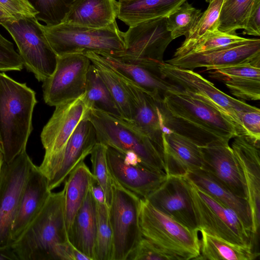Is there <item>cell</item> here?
Here are the masks:
<instances>
[{
  "label": "cell",
  "instance_id": "cell-21",
  "mask_svg": "<svg viewBox=\"0 0 260 260\" xmlns=\"http://www.w3.org/2000/svg\"><path fill=\"white\" fill-rule=\"evenodd\" d=\"M107 159L112 177L124 188L145 199L161 184L166 174L141 164H126L123 154L108 147Z\"/></svg>",
  "mask_w": 260,
  "mask_h": 260
},
{
  "label": "cell",
  "instance_id": "cell-43",
  "mask_svg": "<svg viewBox=\"0 0 260 260\" xmlns=\"http://www.w3.org/2000/svg\"><path fill=\"white\" fill-rule=\"evenodd\" d=\"M240 120L244 127L246 139L258 147H260V110L253 109L243 111L240 115Z\"/></svg>",
  "mask_w": 260,
  "mask_h": 260
},
{
  "label": "cell",
  "instance_id": "cell-3",
  "mask_svg": "<svg viewBox=\"0 0 260 260\" xmlns=\"http://www.w3.org/2000/svg\"><path fill=\"white\" fill-rule=\"evenodd\" d=\"M68 241L62 189L51 193L40 212L11 247L18 260H55L57 247Z\"/></svg>",
  "mask_w": 260,
  "mask_h": 260
},
{
  "label": "cell",
  "instance_id": "cell-5",
  "mask_svg": "<svg viewBox=\"0 0 260 260\" xmlns=\"http://www.w3.org/2000/svg\"><path fill=\"white\" fill-rule=\"evenodd\" d=\"M40 26L57 56L86 51L115 56L125 50L123 32L116 21L101 28L63 22L53 26L40 24Z\"/></svg>",
  "mask_w": 260,
  "mask_h": 260
},
{
  "label": "cell",
  "instance_id": "cell-15",
  "mask_svg": "<svg viewBox=\"0 0 260 260\" xmlns=\"http://www.w3.org/2000/svg\"><path fill=\"white\" fill-rule=\"evenodd\" d=\"M156 209L183 225L199 231L184 176L167 175L146 199Z\"/></svg>",
  "mask_w": 260,
  "mask_h": 260
},
{
  "label": "cell",
  "instance_id": "cell-10",
  "mask_svg": "<svg viewBox=\"0 0 260 260\" xmlns=\"http://www.w3.org/2000/svg\"><path fill=\"white\" fill-rule=\"evenodd\" d=\"M109 215L113 232L112 260H126L143 236L140 226L141 198L112 178Z\"/></svg>",
  "mask_w": 260,
  "mask_h": 260
},
{
  "label": "cell",
  "instance_id": "cell-47",
  "mask_svg": "<svg viewBox=\"0 0 260 260\" xmlns=\"http://www.w3.org/2000/svg\"><path fill=\"white\" fill-rule=\"evenodd\" d=\"M0 260H18L11 246L0 248Z\"/></svg>",
  "mask_w": 260,
  "mask_h": 260
},
{
  "label": "cell",
  "instance_id": "cell-16",
  "mask_svg": "<svg viewBox=\"0 0 260 260\" xmlns=\"http://www.w3.org/2000/svg\"><path fill=\"white\" fill-rule=\"evenodd\" d=\"M260 56L259 39H247L214 50L172 57L166 63L181 69L205 71L238 64Z\"/></svg>",
  "mask_w": 260,
  "mask_h": 260
},
{
  "label": "cell",
  "instance_id": "cell-42",
  "mask_svg": "<svg viewBox=\"0 0 260 260\" xmlns=\"http://www.w3.org/2000/svg\"><path fill=\"white\" fill-rule=\"evenodd\" d=\"M23 67L22 60L14 49L13 44L0 33V71H20Z\"/></svg>",
  "mask_w": 260,
  "mask_h": 260
},
{
  "label": "cell",
  "instance_id": "cell-18",
  "mask_svg": "<svg viewBox=\"0 0 260 260\" xmlns=\"http://www.w3.org/2000/svg\"><path fill=\"white\" fill-rule=\"evenodd\" d=\"M231 147L244 179L252 232L255 236L258 234L260 224V147L240 136L234 138Z\"/></svg>",
  "mask_w": 260,
  "mask_h": 260
},
{
  "label": "cell",
  "instance_id": "cell-12",
  "mask_svg": "<svg viewBox=\"0 0 260 260\" xmlns=\"http://www.w3.org/2000/svg\"><path fill=\"white\" fill-rule=\"evenodd\" d=\"M90 64V59L82 53L57 56L53 72L43 82L45 103L55 107L82 96Z\"/></svg>",
  "mask_w": 260,
  "mask_h": 260
},
{
  "label": "cell",
  "instance_id": "cell-32",
  "mask_svg": "<svg viewBox=\"0 0 260 260\" xmlns=\"http://www.w3.org/2000/svg\"><path fill=\"white\" fill-rule=\"evenodd\" d=\"M87 56L98 70L108 88L122 118L131 122L132 110L126 90L114 70L98 53L86 51L82 53Z\"/></svg>",
  "mask_w": 260,
  "mask_h": 260
},
{
  "label": "cell",
  "instance_id": "cell-24",
  "mask_svg": "<svg viewBox=\"0 0 260 260\" xmlns=\"http://www.w3.org/2000/svg\"><path fill=\"white\" fill-rule=\"evenodd\" d=\"M209 77L223 82L239 100L260 99V56L242 63L208 71Z\"/></svg>",
  "mask_w": 260,
  "mask_h": 260
},
{
  "label": "cell",
  "instance_id": "cell-34",
  "mask_svg": "<svg viewBox=\"0 0 260 260\" xmlns=\"http://www.w3.org/2000/svg\"><path fill=\"white\" fill-rule=\"evenodd\" d=\"M246 39L238 36L236 33H226L218 29L212 31H208L196 40L184 41L176 50L172 57L208 52Z\"/></svg>",
  "mask_w": 260,
  "mask_h": 260
},
{
  "label": "cell",
  "instance_id": "cell-28",
  "mask_svg": "<svg viewBox=\"0 0 260 260\" xmlns=\"http://www.w3.org/2000/svg\"><path fill=\"white\" fill-rule=\"evenodd\" d=\"M96 206L91 189L77 212L70 231L69 242L90 260H95Z\"/></svg>",
  "mask_w": 260,
  "mask_h": 260
},
{
  "label": "cell",
  "instance_id": "cell-48",
  "mask_svg": "<svg viewBox=\"0 0 260 260\" xmlns=\"http://www.w3.org/2000/svg\"><path fill=\"white\" fill-rule=\"evenodd\" d=\"M15 19V18L12 17L7 12L4 11L1 8H0V25L2 22Z\"/></svg>",
  "mask_w": 260,
  "mask_h": 260
},
{
  "label": "cell",
  "instance_id": "cell-9",
  "mask_svg": "<svg viewBox=\"0 0 260 260\" xmlns=\"http://www.w3.org/2000/svg\"><path fill=\"white\" fill-rule=\"evenodd\" d=\"M35 17L6 21L1 25L15 42L23 66L43 82L53 72L57 55L49 44Z\"/></svg>",
  "mask_w": 260,
  "mask_h": 260
},
{
  "label": "cell",
  "instance_id": "cell-41",
  "mask_svg": "<svg viewBox=\"0 0 260 260\" xmlns=\"http://www.w3.org/2000/svg\"><path fill=\"white\" fill-rule=\"evenodd\" d=\"M126 260H175L150 240L142 237Z\"/></svg>",
  "mask_w": 260,
  "mask_h": 260
},
{
  "label": "cell",
  "instance_id": "cell-2",
  "mask_svg": "<svg viewBox=\"0 0 260 260\" xmlns=\"http://www.w3.org/2000/svg\"><path fill=\"white\" fill-rule=\"evenodd\" d=\"M37 103L36 92L25 83L0 73V141L4 162L26 150Z\"/></svg>",
  "mask_w": 260,
  "mask_h": 260
},
{
  "label": "cell",
  "instance_id": "cell-35",
  "mask_svg": "<svg viewBox=\"0 0 260 260\" xmlns=\"http://www.w3.org/2000/svg\"><path fill=\"white\" fill-rule=\"evenodd\" d=\"M255 1L224 0L220 11L218 29L231 34L243 29Z\"/></svg>",
  "mask_w": 260,
  "mask_h": 260
},
{
  "label": "cell",
  "instance_id": "cell-1",
  "mask_svg": "<svg viewBox=\"0 0 260 260\" xmlns=\"http://www.w3.org/2000/svg\"><path fill=\"white\" fill-rule=\"evenodd\" d=\"M157 103L164 125L199 147L218 141L229 142L238 136L233 125L219 112L177 85Z\"/></svg>",
  "mask_w": 260,
  "mask_h": 260
},
{
  "label": "cell",
  "instance_id": "cell-33",
  "mask_svg": "<svg viewBox=\"0 0 260 260\" xmlns=\"http://www.w3.org/2000/svg\"><path fill=\"white\" fill-rule=\"evenodd\" d=\"M82 99L88 110L96 109L122 118L108 88L91 63L87 73Z\"/></svg>",
  "mask_w": 260,
  "mask_h": 260
},
{
  "label": "cell",
  "instance_id": "cell-20",
  "mask_svg": "<svg viewBox=\"0 0 260 260\" xmlns=\"http://www.w3.org/2000/svg\"><path fill=\"white\" fill-rule=\"evenodd\" d=\"M98 54L112 68L147 91L157 102L161 101L167 91L177 87V85L161 75L159 65L162 62L125 59L106 53Z\"/></svg>",
  "mask_w": 260,
  "mask_h": 260
},
{
  "label": "cell",
  "instance_id": "cell-26",
  "mask_svg": "<svg viewBox=\"0 0 260 260\" xmlns=\"http://www.w3.org/2000/svg\"><path fill=\"white\" fill-rule=\"evenodd\" d=\"M184 176L214 199L232 209L246 229L252 232L250 211L247 199L236 195L211 173L203 169L190 171Z\"/></svg>",
  "mask_w": 260,
  "mask_h": 260
},
{
  "label": "cell",
  "instance_id": "cell-19",
  "mask_svg": "<svg viewBox=\"0 0 260 260\" xmlns=\"http://www.w3.org/2000/svg\"><path fill=\"white\" fill-rule=\"evenodd\" d=\"M114 71L129 99L132 110L131 122L163 148L162 133L167 127L164 125L157 102L134 82Z\"/></svg>",
  "mask_w": 260,
  "mask_h": 260
},
{
  "label": "cell",
  "instance_id": "cell-38",
  "mask_svg": "<svg viewBox=\"0 0 260 260\" xmlns=\"http://www.w3.org/2000/svg\"><path fill=\"white\" fill-rule=\"evenodd\" d=\"M108 146L97 142L90 154L92 164V173L105 193L106 204L109 208L112 198V177L107 159Z\"/></svg>",
  "mask_w": 260,
  "mask_h": 260
},
{
  "label": "cell",
  "instance_id": "cell-6",
  "mask_svg": "<svg viewBox=\"0 0 260 260\" xmlns=\"http://www.w3.org/2000/svg\"><path fill=\"white\" fill-rule=\"evenodd\" d=\"M140 226L143 237L175 260L197 259L200 256L199 231L190 229L141 199Z\"/></svg>",
  "mask_w": 260,
  "mask_h": 260
},
{
  "label": "cell",
  "instance_id": "cell-4",
  "mask_svg": "<svg viewBox=\"0 0 260 260\" xmlns=\"http://www.w3.org/2000/svg\"><path fill=\"white\" fill-rule=\"evenodd\" d=\"M88 118L95 129L98 142L123 154L133 152L143 165L166 174L163 148L131 122L96 109L89 110Z\"/></svg>",
  "mask_w": 260,
  "mask_h": 260
},
{
  "label": "cell",
  "instance_id": "cell-50",
  "mask_svg": "<svg viewBox=\"0 0 260 260\" xmlns=\"http://www.w3.org/2000/svg\"><path fill=\"white\" fill-rule=\"evenodd\" d=\"M0 153H1L3 154V150H2L1 141H0Z\"/></svg>",
  "mask_w": 260,
  "mask_h": 260
},
{
  "label": "cell",
  "instance_id": "cell-40",
  "mask_svg": "<svg viewBox=\"0 0 260 260\" xmlns=\"http://www.w3.org/2000/svg\"><path fill=\"white\" fill-rule=\"evenodd\" d=\"M224 0H206L209 3L206 11L202 14L197 25L184 41L196 40L208 31L218 29L220 11Z\"/></svg>",
  "mask_w": 260,
  "mask_h": 260
},
{
  "label": "cell",
  "instance_id": "cell-14",
  "mask_svg": "<svg viewBox=\"0 0 260 260\" xmlns=\"http://www.w3.org/2000/svg\"><path fill=\"white\" fill-rule=\"evenodd\" d=\"M125 50L114 56L163 62L164 54L173 40L166 26V17L140 22L123 32ZM113 56V55H112Z\"/></svg>",
  "mask_w": 260,
  "mask_h": 260
},
{
  "label": "cell",
  "instance_id": "cell-27",
  "mask_svg": "<svg viewBox=\"0 0 260 260\" xmlns=\"http://www.w3.org/2000/svg\"><path fill=\"white\" fill-rule=\"evenodd\" d=\"M118 9L119 2L116 0H77L62 22L91 28H104L116 21Z\"/></svg>",
  "mask_w": 260,
  "mask_h": 260
},
{
  "label": "cell",
  "instance_id": "cell-11",
  "mask_svg": "<svg viewBox=\"0 0 260 260\" xmlns=\"http://www.w3.org/2000/svg\"><path fill=\"white\" fill-rule=\"evenodd\" d=\"M97 142L95 129L87 114L79 122L63 148L53 156L43 159L39 167L47 178L51 191L64 183L71 172L90 155Z\"/></svg>",
  "mask_w": 260,
  "mask_h": 260
},
{
  "label": "cell",
  "instance_id": "cell-49",
  "mask_svg": "<svg viewBox=\"0 0 260 260\" xmlns=\"http://www.w3.org/2000/svg\"><path fill=\"white\" fill-rule=\"evenodd\" d=\"M4 163V159L3 154L0 153V174L1 172L2 167Z\"/></svg>",
  "mask_w": 260,
  "mask_h": 260
},
{
  "label": "cell",
  "instance_id": "cell-31",
  "mask_svg": "<svg viewBox=\"0 0 260 260\" xmlns=\"http://www.w3.org/2000/svg\"><path fill=\"white\" fill-rule=\"evenodd\" d=\"M200 256L197 259L254 260L259 253L252 246L234 244L200 230Z\"/></svg>",
  "mask_w": 260,
  "mask_h": 260
},
{
  "label": "cell",
  "instance_id": "cell-51",
  "mask_svg": "<svg viewBox=\"0 0 260 260\" xmlns=\"http://www.w3.org/2000/svg\"><path fill=\"white\" fill-rule=\"evenodd\" d=\"M130 1V0H118V2H123V1Z\"/></svg>",
  "mask_w": 260,
  "mask_h": 260
},
{
  "label": "cell",
  "instance_id": "cell-22",
  "mask_svg": "<svg viewBox=\"0 0 260 260\" xmlns=\"http://www.w3.org/2000/svg\"><path fill=\"white\" fill-rule=\"evenodd\" d=\"M229 143L218 141L200 147L202 169L211 173L236 195L247 199L243 175Z\"/></svg>",
  "mask_w": 260,
  "mask_h": 260
},
{
  "label": "cell",
  "instance_id": "cell-37",
  "mask_svg": "<svg viewBox=\"0 0 260 260\" xmlns=\"http://www.w3.org/2000/svg\"><path fill=\"white\" fill-rule=\"evenodd\" d=\"M202 13L185 2L166 17V26L174 40L181 36L187 38L198 22Z\"/></svg>",
  "mask_w": 260,
  "mask_h": 260
},
{
  "label": "cell",
  "instance_id": "cell-29",
  "mask_svg": "<svg viewBox=\"0 0 260 260\" xmlns=\"http://www.w3.org/2000/svg\"><path fill=\"white\" fill-rule=\"evenodd\" d=\"M95 180L84 161L79 164L64 181V205L66 228L69 233L74 217Z\"/></svg>",
  "mask_w": 260,
  "mask_h": 260
},
{
  "label": "cell",
  "instance_id": "cell-30",
  "mask_svg": "<svg viewBox=\"0 0 260 260\" xmlns=\"http://www.w3.org/2000/svg\"><path fill=\"white\" fill-rule=\"evenodd\" d=\"M187 0H130L118 2L117 18L131 26L168 16Z\"/></svg>",
  "mask_w": 260,
  "mask_h": 260
},
{
  "label": "cell",
  "instance_id": "cell-25",
  "mask_svg": "<svg viewBox=\"0 0 260 260\" xmlns=\"http://www.w3.org/2000/svg\"><path fill=\"white\" fill-rule=\"evenodd\" d=\"M163 159L166 175L184 176L202 169L200 148L192 141L173 132L162 133Z\"/></svg>",
  "mask_w": 260,
  "mask_h": 260
},
{
  "label": "cell",
  "instance_id": "cell-46",
  "mask_svg": "<svg viewBox=\"0 0 260 260\" xmlns=\"http://www.w3.org/2000/svg\"><path fill=\"white\" fill-rule=\"evenodd\" d=\"M90 189L95 202L106 204L103 189L96 180L91 184Z\"/></svg>",
  "mask_w": 260,
  "mask_h": 260
},
{
  "label": "cell",
  "instance_id": "cell-23",
  "mask_svg": "<svg viewBox=\"0 0 260 260\" xmlns=\"http://www.w3.org/2000/svg\"><path fill=\"white\" fill-rule=\"evenodd\" d=\"M52 191L39 167L33 164L24 185L11 229L12 244L40 212Z\"/></svg>",
  "mask_w": 260,
  "mask_h": 260
},
{
  "label": "cell",
  "instance_id": "cell-45",
  "mask_svg": "<svg viewBox=\"0 0 260 260\" xmlns=\"http://www.w3.org/2000/svg\"><path fill=\"white\" fill-rule=\"evenodd\" d=\"M243 34L260 35V0H256L246 20L243 28Z\"/></svg>",
  "mask_w": 260,
  "mask_h": 260
},
{
  "label": "cell",
  "instance_id": "cell-17",
  "mask_svg": "<svg viewBox=\"0 0 260 260\" xmlns=\"http://www.w3.org/2000/svg\"><path fill=\"white\" fill-rule=\"evenodd\" d=\"M89 110L82 96L55 106L52 116L41 134V142L45 151L43 159L53 156L63 148Z\"/></svg>",
  "mask_w": 260,
  "mask_h": 260
},
{
  "label": "cell",
  "instance_id": "cell-44",
  "mask_svg": "<svg viewBox=\"0 0 260 260\" xmlns=\"http://www.w3.org/2000/svg\"><path fill=\"white\" fill-rule=\"evenodd\" d=\"M0 8L15 19L35 17L37 14L27 0H0Z\"/></svg>",
  "mask_w": 260,
  "mask_h": 260
},
{
  "label": "cell",
  "instance_id": "cell-39",
  "mask_svg": "<svg viewBox=\"0 0 260 260\" xmlns=\"http://www.w3.org/2000/svg\"><path fill=\"white\" fill-rule=\"evenodd\" d=\"M37 12L35 18L47 26L62 23L77 0H27Z\"/></svg>",
  "mask_w": 260,
  "mask_h": 260
},
{
  "label": "cell",
  "instance_id": "cell-36",
  "mask_svg": "<svg viewBox=\"0 0 260 260\" xmlns=\"http://www.w3.org/2000/svg\"><path fill=\"white\" fill-rule=\"evenodd\" d=\"M95 202L96 234L95 260H112L113 238L109 219V208L105 203Z\"/></svg>",
  "mask_w": 260,
  "mask_h": 260
},
{
  "label": "cell",
  "instance_id": "cell-7",
  "mask_svg": "<svg viewBox=\"0 0 260 260\" xmlns=\"http://www.w3.org/2000/svg\"><path fill=\"white\" fill-rule=\"evenodd\" d=\"M159 68L164 78L189 92L225 117L235 127L238 136H246L240 115L254 106L224 93L193 70L177 68L165 61L159 63Z\"/></svg>",
  "mask_w": 260,
  "mask_h": 260
},
{
  "label": "cell",
  "instance_id": "cell-13",
  "mask_svg": "<svg viewBox=\"0 0 260 260\" xmlns=\"http://www.w3.org/2000/svg\"><path fill=\"white\" fill-rule=\"evenodd\" d=\"M33 164L26 150L9 163L3 164L0 174V248L12 245L13 222Z\"/></svg>",
  "mask_w": 260,
  "mask_h": 260
},
{
  "label": "cell",
  "instance_id": "cell-8",
  "mask_svg": "<svg viewBox=\"0 0 260 260\" xmlns=\"http://www.w3.org/2000/svg\"><path fill=\"white\" fill-rule=\"evenodd\" d=\"M192 199L199 231L232 243L252 247L254 236L237 215L184 176Z\"/></svg>",
  "mask_w": 260,
  "mask_h": 260
}]
</instances>
